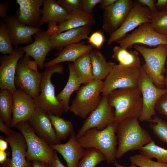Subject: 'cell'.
Listing matches in <instances>:
<instances>
[{
	"mask_svg": "<svg viewBox=\"0 0 167 167\" xmlns=\"http://www.w3.org/2000/svg\"><path fill=\"white\" fill-rule=\"evenodd\" d=\"M24 52L19 48H15L14 52L1 57L0 88L6 89L12 93L17 90L15 82L16 69L19 60Z\"/></svg>",
	"mask_w": 167,
	"mask_h": 167,
	"instance_id": "cell-16",
	"label": "cell"
},
{
	"mask_svg": "<svg viewBox=\"0 0 167 167\" xmlns=\"http://www.w3.org/2000/svg\"><path fill=\"white\" fill-rule=\"evenodd\" d=\"M119 46L128 49L135 44H143L150 46L167 45V36L155 32L149 23L143 24L131 33L127 34L117 42Z\"/></svg>",
	"mask_w": 167,
	"mask_h": 167,
	"instance_id": "cell-14",
	"label": "cell"
},
{
	"mask_svg": "<svg viewBox=\"0 0 167 167\" xmlns=\"http://www.w3.org/2000/svg\"><path fill=\"white\" fill-rule=\"evenodd\" d=\"M30 57L25 54L19 61L15 73V82L21 89L36 100L40 93L42 73L30 68L28 62Z\"/></svg>",
	"mask_w": 167,
	"mask_h": 167,
	"instance_id": "cell-11",
	"label": "cell"
},
{
	"mask_svg": "<svg viewBox=\"0 0 167 167\" xmlns=\"http://www.w3.org/2000/svg\"><path fill=\"white\" fill-rule=\"evenodd\" d=\"M64 72V66L59 64L46 67L42 73L40 93L35 101L37 107L48 115L60 117L64 112L62 105L55 96V87L51 80L54 73L63 74Z\"/></svg>",
	"mask_w": 167,
	"mask_h": 167,
	"instance_id": "cell-4",
	"label": "cell"
},
{
	"mask_svg": "<svg viewBox=\"0 0 167 167\" xmlns=\"http://www.w3.org/2000/svg\"><path fill=\"white\" fill-rule=\"evenodd\" d=\"M155 110L167 118V92L158 100L155 106Z\"/></svg>",
	"mask_w": 167,
	"mask_h": 167,
	"instance_id": "cell-41",
	"label": "cell"
},
{
	"mask_svg": "<svg viewBox=\"0 0 167 167\" xmlns=\"http://www.w3.org/2000/svg\"><path fill=\"white\" fill-rule=\"evenodd\" d=\"M132 0H117L103 10L102 28L110 35L115 32L122 24L132 7Z\"/></svg>",
	"mask_w": 167,
	"mask_h": 167,
	"instance_id": "cell-15",
	"label": "cell"
},
{
	"mask_svg": "<svg viewBox=\"0 0 167 167\" xmlns=\"http://www.w3.org/2000/svg\"><path fill=\"white\" fill-rule=\"evenodd\" d=\"M8 142L5 138L0 136V151H5L8 147Z\"/></svg>",
	"mask_w": 167,
	"mask_h": 167,
	"instance_id": "cell-49",
	"label": "cell"
},
{
	"mask_svg": "<svg viewBox=\"0 0 167 167\" xmlns=\"http://www.w3.org/2000/svg\"><path fill=\"white\" fill-rule=\"evenodd\" d=\"M9 153L4 151H0V164L2 165L7 161L8 158L7 156Z\"/></svg>",
	"mask_w": 167,
	"mask_h": 167,
	"instance_id": "cell-50",
	"label": "cell"
},
{
	"mask_svg": "<svg viewBox=\"0 0 167 167\" xmlns=\"http://www.w3.org/2000/svg\"><path fill=\"white\" fill-rule=\"evenodd\" d=\"M104 161L105 158L100 151L93 148H88L80 160L78 167H96Z\"/></svg>",
	"mask_w": 167,
	"mask_h": 167,
	"instance_id": "cell-34",
	"label": "cell"
},
{
	"mask_svg": "<svg viewBox=\"0 0 167 167\" xmlns=\"http://www.w3.org/2000/svg\"><path fill=\"white\" fill-rule=\"evenodd\" d=\"M50 146L62 155L65 160L67 167H78L79 163L86 151L79 142L74 132L66 143Z\"/></svg>",
	"mask_w": 167,
	"mask_h": 167,
	"instance_id": "cell-22",
	"label": "cell"
},
{
	"mask_svg": "<svg viewBox=\"0 0 167 167\" xmlns=\"http://www.w3.org/2000/svg\"><path fill=\"white\" fill-rule=\"evenodd\" d=\"M32 167H49V164L38 161H32Z\"/></svg>",
	"mask_w": 167,
	"mask_h": 167,
	"instance_id": "cell-51",
	"label": "cell"
},
{
	"mask_svg": "<svg viewBox=\"0 0 167 167\" xmlns=\"http://www.w3.org/2000/svg\"><path fill=\"white\" fill-rule=\"evenodd\" d=\"M13 109L11 127L18 123L27 121L37 107L35 100L20 89L12 93Z\"/></svg>",
	"mask_w": 167,
	"mask_h": 167,
	"instance_id": "cell-17",
	"label": "cell"
},
{
	"mask_svg": "<svg viewBox=\"0 0 167 167\" xmlns=\"http://www.w3.org/2000/svg\"><path fill=\"white\" fill-rule=\"evenodd\" d=\"M137 1L143 6L148 8L152 14L157 11L155 2V0H138Z\"/></svg>",
	"mask_w": 167,
	"mask_h": 167,
	"instance_id": "cell-43",
	"label": "cell"
},
{
	"mask_svg": "<svg viewBox=\"0 0 167 167\" xmlns=\"http://www.w3.org/2000/svg\"><path fill=\"white\" fill-rule=\"evenodd\" d=\"M165 78V87L167 89V69H165L164 72Z\"/></svg>",
	"mask_w": 167,
	"mask_h": 167,
	"instance_id": "cell-53",
	"label": "cell"
},
{
	"mask_svg": "<svg viewBox=\"0 0 167 167\" xmlns=\"http://www.w3.org/2000/svg\"><path fill=\"white\" fill-rule=\"evenodd\" d=\"M95 23L93 14H88L82 11L68 14L67 19L59 25L57 34L71 29L87 26H92Z\"/></svg>",
	"mask_w": 167,
	"mask_h": 167,
	"instance_id": "cell-28",
	"label": "cell"
},
{
	"mask_svg": "<svg viewBox=\"0 0 167 167\" xmlns=\"http://www.w3.org/2000/svg\"><path fill=\"white\" fill-rule=\"evenodd\" d=\"M9 1H6L0 4V16L3 21H4L8 15L7 12L9 9Z\"/></svg>",
	"mask_w": 167,
	"mask_h": 167,
	"instance_id": "cell-44",
	"label": "cell"
},
{
	"mask_svg": "<svg viewBox=\"0 0 167 167\" xmlns=\"http://www.w3.org/2000/svg\"><path fill=\"white\" fill-rule=\"evenodd\" d=\"M0 131L6 136L5 138L10 145L11 151V158H8L2 167H32V163L26 158L27 146L22 134L10 129L1 120Z\"/></svg>",
	"mask_w": 167,
	"mask_h": 167,
	"instance_id": "cell-10",
	"label": "cell"
},
{
	"mask_svg": "<svg viewBox=\"0 0 167 167\" xmlns=\"http://www.w3.org/2000/svg\"><path fill=\"white\" fill-rule=\"evenodd\" d=\"M9 31L5 23L0 22V52L4 55L13 53L14 51Z\"/></svg>",
	"mask_w": 167,
	"mask_h": 167,
	"instance_id": "cell-35",
	"label": "cell"
},
{
	"mask_svg": "<svg viewBox=\"0 0 167 167\" xmlns=\"http://www.w3.org/2000/svg\"><path fill=\"white\" fill-rule=\"evenodd\" d=\"M152 14L147 7L137 1L133 6L122 25L113 33L110 35L107 41L108 45L123 39L130 31L140 25L150 22Z\"/></svg>",
	"mask_w": 167,
	"mask_h": 167,
	"instance_id": "cell-13",
	"label": "cell"
},
{
	"mask_svg": "<svg viewBox=\"0 0 167 167\" xmlns=\"http://www.w3.org/2000/svg\"><path fill=\"white\" fill-rule=\"evenodd\" d=\"M88 42L97 49L100 50L105 41V37L102 33L99 31L93 32L88 37Z\"/></svg>",
	"mask_w": 167,
	"mask_h": 167,
	"instance_id": "cell-40",
	"label": "cell"
},
{
	"mask_svg": "<svg viewBox=\"0 0 167 167\" xmlns=\"http://www.w3.org/2000/svg\"><path fill=\"white\" fill-rule=\"evenodd\" d=\"M48 27L46 32L50 36H54L56 35L59 29V25L54 23L48 24Z\"/></svg>",
	"mask_w": 167,
	"mask_h": 167,
	"instance_id": "cell-45",
	"label": "cell"
},
{
	"mask_svg": "<svg viewBox=\"0 0 167 167\" xmlns=\"http://www.w3.org/2000/svg\"><path fill=\"white\" fill-rule=\"evenodd\" d=\"M34 41L28 45L19 48L23 50L27 56L31 57L37 62L39 68L43 69L46 57L51 50L50 45V36L46 31L41 30L33 35Z\"/></svg>",
	"mask_w": 167,
	"mask_h": 167,
	"instance_id": "cell-19",
	"label": "cell"
},
{
	"mask_svg": "<svg viewBox=\"0 0 167 167\" xmlns=\"http://www.w3.org/2000/svg\"><path fill=\"white\" fill-rule=\"evenodd\" d=\"M155 4L157 11H167V0H157Z\"/></svg>",
	"mask_w": 167,
	"mask_h": 167,
	"instance_id": "cell-46",
	"label": "cell"
},
{
	"mask_svg": "<svg viewBox=\"0 0 167 167\" xmlns=\"http://www.w3.org/2000/svg\"><path fill=\"white\" fill-rule=\"evenodd\" d=\"M44 0H16L19 8L16 16L19 21L27 26L39 27Z\"/></svg>",
	"mask_w": 167,
	"mask_h": 167,
	"instance_id": "cell-21",
	"label": "cell"
},
{
	"mask_svg": "<svg viewBox=\"0 0 167 167\" xmlns=\"http://www.w3.org/2000/svg\"><path fill=\"white\" fill-rule=\"evenodd\" d=\"M42 16L39 27L45 23H54L58 25L67 19L68 13L55 0H44Z\"/></svg>",
	"mask_w": 167,
	"mask_h": 167,
	"instance_id": "cell-25",
	"label": "cell"
},
{
	"mask_svg": "<svg viewBox=\"0 0 167 167\" xmlns=\"http://www.w3.org/2000/svg\"><path fill=\"white\" fill-rule=\"evenodd\" d=\"M141 69L142 66L127 68L116 64L104 81L102 96L109 95L118 89L138 88Z\"/></svg>",
	"mask_w": 167,
	"mask_h": 167,
	"instance_id": "cell-8",
	"label": "cell"
},
{
	"mask_svg": "<svg viewBox=\"0 0 167 167\" xmlns=\"http://www.w3.org/2000/svg\"><path fill=\"white\" fill-rule=\"evenodd\" d=\"M134 49L140 53L145 63L142 67L154 84L160 88L165 87L164 72L167 58V45H162L150 49L135 44Z\"/></svg>",
	"mask_w": 167,
	"mask_h": 167,
	"instance_id": "cell-5",
	"label": "cell"
},
{
	"mask_svg": "<svg viewBox=\"0 0 167 167\" xmlns=\"http://www.w3.org/2000/svg\"><path fill=\"white\" fill-rule=\"evenodd\" d=\"M94 47L91 45L78 43L69 45L57 54L54 59L45 64L44 67H49L65 62H73L83 55L90 52Z\"/></svg>",
	"mask_w": 167,
	"mask_h": 167,
	"instance_id": "cell-24",
	"label": "cell"
},
{
	"mask_svg": "<svg viewBox=\"0 0 167 167\" xmlns=\"http://www.w3.org/2000/svg\"><path fill=\"white\" fill-rule=\"evenodd\" d=\"M139 151L149 158H155L160 163H167V149L156 145L153 140L141 147Z\"/></svg>",
	"mask_w": 167,
	"mask_h": 167,
	"instance_id": "cell-33",
	"label": "cell"
},
{
	"mask_svg": "<svg viewBox=\"0 0 167 167\" xmlns=\"http://www.w3.org/2000/svg\"><path fill=\"white\" fill-rule=\"evenodd\" d=\"M49 165V167H67L62 163L59 158L57 152L55 151L54 159L52 163Z\"/></svg>",
	"mask_w": 167,
	"mask_h": 167,
	"instance_id": "cell-47",
	"label": "cell"
},
{
	"mask_svg": "<svg viewBox=\"0 0 167 167\" xmlns=\"http://www.w3.org/2000/svg\"><path fill=\"white\" fill-rule=\"evenodd\" d=\"M112 58L120 66L127 68L140 67V60L138 52L136 50H128L120 46H115L113 49Z\"/></svg>",
	"mask_w": 167,
	"mask_h": 167,
	"instance_id": "cell-29",
	"label": "cell"
},
{
	"mask_svg": "<svg viewBox=\"0 0 167 167\" xmlns=\"http://www.w3.org/2000/svg\"><path fill=\"white\" fill-rule=\"evenodd\" d=\"M117 0H101L100 3V7L103 10L113 4Z\"/></svg>",
	"mask_w": 167,
	"mask_h": 167,
	"instance_id": "cell-48",
	"label": "cell"
},
{
	"mask_svg": "<svg viewBox=\"0 0 167 167\" xmlns=\"http://www.w3.org/2000/svg\"><path fill=\"white\" fill-rule=\"evenodd\" d=\"M113 164L115 167H138L132 163L130 165L128 166H123L119 164L116 161Z\"/></svg>",
	"mask_w": 167,
	"mask_h": 167,
	"instance_id": "cell-52",
	"label": "cell"
},
{
	"mask_svg": "<svg viewBox=\"0 0 167 167\" xmlns=\"http://www.w3.org/2000/svg\"><path fill=\"white\" fill-rule=\"evenodd\" d=\"M104 85V81L94 79L82 86L77 90L69 111L82 119L86 118L99 105Z\"/></svg>",
	"mask_w": 167,
	"mask_h": 167,
	"instance_id": "cell-6",
	"label": "cell"
},
{
	"mask_svg": "<svg viewBox=\"0 0 167 167\" xmlns=\"http://www.w3.org/2000/svg\"><path fill=\"white\" fill-rule=\"evenodd\" d=\"M114 121V109L110 103L109 95L102 96L97 106L86 118L78 131L76 138L78 139L92 128L103 130Z\"/></svg>",
	"mask_w": 167,
	"mask_h": 167,
	"instance_id": "cell-12",
	"label": "cell"
},
{
	"mask_svg": "<svg viewBox=\"0 0 167 167\" xmlns=\"http://www.w3.org/2000/svg\"><path fill=\"white\" fill-rule=\"evenodd\" d=\"M68 67L69 76L67 82L63 90L56 96L58 100L62 105L65 112L69 110L70 99L72 94L79 89L81 84H84L83 80L75 71L73 63L69 64Z\"/></svg>",
	"mask_w": 167,
	"mask_h": 167,
	"instance_id": "cell-26",
	"label": "cell"
},
{
	"mask_svg": "<svg viewBox=\"0 0 167 167\" xmlns=\"http://www.w3.org/2000/svg\"><path fill=\"white\" fill-rule=\"evenodd\" d=\"M151 122L149 127L154 134L167 144V121L156 115Z\"/></svg>",
	"mask_w": 167,
	"mask_h": 167,
	"instance_id": "cell-37",
	"label": "cell"
},
{
	"mask_svg": "<svg viewBox=\"0 0 167 167\" xmlns=\"http://www.w3.org/2000/svg\"><path fill=\"white\" fill-rule=\"evenodd\" d=\"M27 122L35 133L50 146L60 143L49 115L40 108H36Z\"/></svg>",
	"mask_w": 167,
	"mask_h": 167,
	"instance_id": "cell-18",
	"label": "cell"
},
{
	"mask_svg": "<svg viewBox=\"0 0 167 167\" xmlns=\"http://www.w3.org/2000/svg\"><path fill=\"white\" fill-rule=\"evenodd\" d=\"M73 64L78 75L83 80L84 85L94 80L89 53L79 58Z\"/></svg>",
	"mask_w": 167,
	"mask_h": 167,
	"instance_id": "cell-31",
	"label": "cell"
},
{
	"mask_svg": "<svg viewBox=\"0 0 167 167\" xmlns=\"http://www.w3.org/2000/svg\"><path fill=\"white\" fill-rule=\"evenodd\" d=\"M15 127L22 134L25 140L26 158L28 161H38L49 164L52 163L54 158L55 151L35 133L27 121L19 122Z\"/></svg>",
	"mask_w": 167,
	"mask_h": 167,
	"instance_id": "cell-7",
	"label": "cell"
},
{
	"mask_svg": "<svg viewBox=\"0 0 167 167\" xmlns=\"http://www.w3.org/2000/svg\"><path fill=\"white\" fill-rule=\"evenodd\" d=\"M6 24L13 45L15 48L22 44H30L32 36L41 30L39 27L25 25L20 22L15 16L9 15L3 21Z\"/></svg>",
	"mask_w": 167,
	"mask_h": 167,
	"instance_id": "cell-20",
	"label": "cell"
},
{
	"mask_svg": "<svg viewBox=\"0 0 167 167\" xmlns=\"http://www.w3.org/2000/svg\"><path fill=\"white\" fill-rule=\"evenodd\" d=\"M82 0H58V3L63 7L68 14L82 11Z\"/></svg>",
	"mask_w": 167,
	"mask_h": 167,
	"instance_id": "cell-39",
	"label": "cell"
},
{
	"mask_svg": "<svg viewBox=\"0 0 167 167\" xmlns=\"http://www.w3.org/2000/svg\"><path fill=\"white\" fill-rule=\"evenodd\" d=\"M109 96L114 109V122L117 124L127 118H139L143 107L142 97L139 87L116 89Z\"/></svg>",
	"mask_w": 167,
	"mask_h": 167,
	"instance_id": "cell-3",
	"label": "cell"
},
{
	"mask_svg": "<svg viewBox=\"0 0 167 167\" xmlns=\"http://www.w3.org/2000/svg\"><path fill=\"white\" fill-rule=\"evenodd\" d=\"M118 124L114 122L102 130L93 128L87 131L78 140L84 148H93L100 151L108 164L116 161L118 144L116 130Z\"/></svg>",
	"mask_w": 167,
	"mask_h": 167,
	"instance_id": "cell-2",
	"label": "cell"
},
{
	"mask_svg": "<svg viewBox=\"0 0 167 167\" xmlns=\"http://www.w3.org/2000/svg\"><path fill=\"white\" fill-rule=\"evenodd\" d=\"M129 159L132 164L139 167H167V163L154 161L141 154L131 156Z\"/></svg>",
	"mask_w": 167,
	"mask_h": 167,
	"instance_id": "cell-38",
	"label": "cell"
},
{
	"mask_svg": "<svg viewBox=\"0 0 167 167\" xmlns=\"http://www.w3.org/2000/svg\"><path fill=\"white\" fill-rule=\"evenodd\" d=\"M136 118H126L118 124L116 130L118 144L116 159L129 151L138 150L153 140L148 132L143 129Z\"/></svg>",
	"mask_w": 167,
	"mask_h": 167,
	"instance_id": "cell-1",
	"label": "cell"
},
{
	"mask_svg": "<svg viewBox=\"0 0 167 167\" xmlns=\"http://www.w3.org/2000/svg\"><path fill=\"white\" fill-rule=\"evenodd\" d=\"M13 101L12 93L6 89L0 91V120L9 127L12 121Z\"/></svg>",
	"mask_w": 167,
	"mask_h": 167,
	"instance_id": "cell-30",
	"label": "cell"
},
{
	"mask_svg": "<svg viewBox=\"0 0 167 167\" xmlns=\"http://www.w3.org/2000/svg\"><path fill=\"white\" fill-rule=\"evenodd\" d=\"M93 79L102 81L110 72L114 62H108L100 50H92L89 53Z\"/></svg>",
	"mask_w": 167,
	"mask_h": 167,
	"instance_id": "cell-27",
	"label": "cell"
},
{
	"mask_svg": "<svg viewBox=\"0 0 167 167\" xmlns=\"http://www.w3.org/2000/svg\"><path fill=\"white\" fill-rule=\"evenodd\" d=\"M150 23L155 32L167 36V11H157L152 14Z\"/></svg>",
	"mask_w": 167,
	"mask_h": 167,
	"instance_id": "cell-36",
	"label": "cell"
},
{
	"mask_svg": "<svg viewBox=\"0 0 167 167\" xmlns=\"http://www.w3.org/2000/svg\"><path fill=\"white\" fill-rule=\"evenodd\" d=\"M139 87L141 94L143 107L138 119L141 122H151L152 117L156 115V103L160 97L167 92V89L156 87L142 67Z\"/></svg>",
	"mask_w": 167,
	"mask_h": 167,
	"instance_id": "cell-9",
	"label": "cell"
},
{
	"mask_svg": "<svg viewBox=\"0 0 167 167\" xmlns=\"http://www.w3.org/2000/svg\"><path fill=\"white\" fill-rule=\"evenodd\" d=\"M49 115L57 137L60 141L66 139L74 132L73 126L69 121L53 115Z\"/></svg>",
	"mask_w": 167,
	"mask_h": 167,
	"instance_id": "cell-32",
	"label": "cell"
},
{
	"mask_svg": "<svg viewBox=\"0 0 167 167\" xmlns=\"http://www.w3.org/2000/svg\"><path fill=\"white\" fill-rule=\"evenodd\" d=\"M92 26H87L70 29L50 36V45L51 49L61 52L66 46L80 42L87 39L91 32Z\"/></svg>",
	"mask_w": 167,
	"mask_h": 167,
	"instance_id": "cell-23",
	"label": "cell"
},
{
	"mask_svg": "<svg viewBox=\"0 0 167 167\" xmlns=\"http://www.w3.org/2000/svg\"><path fill=\"white\" fill-rule=\"evenodd\" d=\"M101 0H82V11L88 14H93V10L95 6L100 4Z\"/></svg>",
	"mask_w": 167,
	"mask_h": 167,
	"instance_id": "cell-42",
	"label": "cell"
}]
</instances>
